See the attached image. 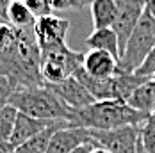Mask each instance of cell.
Instances as JSON below:
<instances>
[{
  "instance_id": "30bf717a",
  "label": "cell",
  "mask_w": 155,
  "mask_h": 153,
  "mask_svg": "<svg viewBox=\"0 0 155 153\" xmlns=\"http://www.w3.org/2000/svg\"><path fill=\"white\" fill-rule=\"evenodd\" d=\"M93 141L89 128H80V126H61L57 128L48 142L47 153H70L71 150L78 148L84 142Z\"/></svg>"
},
{
  "instance_id": "d4e9b609",
  "label": "cell",
  "mask_w": 155,
  "mask_h": 153,
  "mask_svg": "<svg viewBox=\"0 0 155 153\" xmlns=\"http://www.w3.org/2000/svg\"><path fill=\"white\" fill-rule=\"evenodd\" d=\"M94 146H98V144L94 142V139H93V141H89V142H84V144H80L78 148L71 150L70 153H91V150H93Z\"/></svg>"
},
{
  "instance_id": "ac0fdd59",
  "label": "cell",
  "mask_w": 155,
  "mask_h": 153,
  "mask_svg": "<svg viewBox=\"0 0 155 153\" xmlns=\"http://www.w3.org/2000/svg\"><path fill=\"white\" fill-rule=\"evenodd\" d=\"M16 116H18V110L11 103H7L5 107L0 109V142H9L11 141Z\"/></svg>"
},
{
  "instance_id": "44dd1931",
  "label": "cell",
  "mask_w": 155,
  "mask_h": 153,
  "mask_svg": "<svg viewBox=\"0 0 155 153\" xmlns=\"http://www.w3.org/2000/svg\"><path fill=\"white\" fill-rule=\"evenodd\" d=\"M134 73L143 75V76H153L155 75V46L150 50V54L146 55V59L143 61V64H141Z\"/></svg>"
},
{
  "instance_id": "6da1fadb",
  "label": "cell",
  "mask_w": 155,
  "mask_h": 153,
  "mask_svg": "<svg viewBox=\"0 0 155 153\" xmlns=\"http://www.w3.org/2000/svg\"><path fill=\"white\" fill-rule=\"evenodd\" d=\"M39 62L41 50L36 41L34 25L16 29L15 43L7 50L0 52V75L9 80L13 91L43 86L45 80L41 75Z\"/></svg>"
},
{
  "instance_id": "7402d4cb",
  "label": "cell",
  "mask_w": 155,
  "mask_h": 153,
  "mask_svg": "<svg viewBox=\"0 0 155 153\" xmlns=\"http://www.w3.org/2000/svg\"><path fill=\"white\" fill-rule=\"evenodd\" d=\"M48 5L54 11H66V9H82V0H48Z\"/></svg>"
},
{
  "instance_id": "7a4b0ae2",
  "label": "cell",
  "mask_w": 155,
  "mask_h": 153,
  "mask_svg": "<svg viewBox=\"0 0 155 153\" xmlns=\"http://www.w3.org/2000/svg\"><path fill=\"white\" fill-rule=\"evenodd\" d=\"M148 116L121 100H94L86 107L73 109L68 125L89 130H110L125 125H143Z\"/></svg>"
},
{
  "instance_id": "484cf974",
  "label": "cell",
  "mask_w": 155,
  "mask_h": 153,
  "mask_svg": "<svg viewBox=\"0 0 155 153\" xmlns=\"http://www.w3.org/2000/svg\"><path fill=\"white\" fill-rule=\"evenodd\" d=\"M11 2L13 0H0V20H4V21L7 18V9H9Z\"/></svg>"
},
{
  "instance_id": "83f0119b",
  "label": "cell",
  "mask_w": 155,
  "mask_h": 153,
  "mask_svg": "<svg viewBox=\"0 0 155 153\" xmlns=\"http://www.w3.org/2000/svg\"><path fill=\"white\" fill-rule=\"evenodd\" d=\"M144 9L155 18V0H144Z\"/></svg>"
},
{
  "instance_id": "7c38bea8",
  "label": "cell",
  "mask_w": 155,
  "mask_h": 153,
  "mask_svg": "<svg viewBox=\"0 0 155 153\" xmlns=\"http://www.w3.org/2000/svg\"><path fill=\"white\" fill-rule=\"evenodd\" d=\"M118 61H120L118 57H114L105 50H89L87 54H84L82 68L91 76L105 78V76H112L118 71Z\"/></svg>"
},
{
  "instance_id": "ffe728a7",
  "label": "cell",
  "mask_w": 155,
  "mask_h": 153,
  "mask_svg": "<svg viewBox=\"0 0 155 153\" xmlns=\"http://www.w3.org/2000/svg\"><path fill=\"white\" fill-rule=\"evenodd\" d=\"M15 37H16V29L11 23L0 20V52L2 50H7L9 46L13 45L15 43Z\"/></svg>"
},
{
  "instance_id": "4fadbf2b",
  "label": "cell",
  "mask_w": 155,
  "mask_h": 153,
  "mask_svg": "<svg viewBox=\"0 0 155 153\" xmlns=\"http://www.w3.org/2000/svg\"><path fill=\"white\" fill-rule=\"evenodd\" d=\"M86 45L89 46V50H105L120 59V41L112 27L93 29V32L86 37Z\"/></svg>"
},
{
  "instance_id": "277c9868",
  "label": "cell",
  "mask_w": 155,
  "mask_h": 153,
  "mask_svg": "<svg viewBox=\"0 0 155 153\" xmlns=\"http://www.w3.org/2000/svg\"><path fill=\"white\" fill-rule=\"evenodd\" d=\"M155 46V18L146 9L141 16L139 23L136 25L134 32L130 34L127 45H125L123 54L120 55L118 68L121 71L134 73L139 68L150 50Z\"/></svg>"
},
{
  "instance_id": "f1b7e54d",
  "label": "cell",
  "mask_w": 155,
  "mask_h": 153,
  "mask_svg": "<svg viewBox=\"0 0 155 153\" xmlns=\"http://www.w3.org/2000/svg\"><path fill=\"white\" fill-rule=\"evenodd\" d=\"M91 153H110V151L105 150V148H102V146H94L93 150H91Z\"/></svg>"
},
{
  "instance_id": "f546056e",
  "label": "cell",
  "mask_w": 155,
  "mask_h": 153,
  "mask_svg": "<svg viewBox=\"0 0 155 153\" xmlns=\"http://www.w3.org/2000/svg\"><path fill=\"white\" fill-rule=\"evenodd\" d=\"M136 153H144V148H143V142H141L139 146H137V150H136Z\"/></svg>"
},
{
  "instance_id": "8992f818",
  "label": "cell",
  "mask_w": 155,
  "mask_h": 153,
  "mask_svg": "<svg viewBox=\"0 0 155 153\" xmlns=\"http://www.w3.org/2000/svg\"><path fill=\"white\" fill-rule=\"evenodd\" d=\"M94 142L110 153H136L141 144V125H125L110 130H89Z\"/></svg>"
},
{
  "instance_id": "cb8c5ba5",
  "label": "cell",
  "mask_w": 155,
  "mask_h": 153,
  "mask_svg": "<svg viewBox=\"0 0 155 153\" xmlns=\"http://www.w3.org/2000/svg\"><path fill=\"white\" fill-rule=\"evenodd\" d=\"M11 93H13V87H11L9 80H7L5 76L0 75V109L5 107V105L9 103V96H11Z\"/></svg>"
},
{
  "instance_id": "52a82bcc",
  "label": "cell",
  "mask_w": 155,
  "mask_h": 153,
  "mask_svg": "<svg viewBox=\"0 0 155 153\" xmlns=\"http://www.w3.org/2000/svg\"><path fill=\"white\" fill-rule=\"evenodd\" d=\"M68 31H70V21L66 18L55 16L54 13L38 16L34 21V34L41 52L64 46Z\"/></svg>"
},
{
  "instance_id": "d6986e66",
  "label": "cell",
  "mask_w": 155,
  "mask_h": 153,
  "mask_svg": "<svg viewBox=\"0 0 155 153\" xmlns=\"http://www.w3.org/2000/svg\"><path fill=\"white\" fill-rule=\"evenodd\" d=\"M141 142L144 153H155V116L150 114L141 125Z\"/></svg>"
},
{
  "instance_id": "603a6c76",
  "label": "cell",
  "mask_w": 155,
  "mask_h": 153,
  "mask_svg": "<svg viewBox=\"0 0 155 153\" xmlns=\"http://www.w3.org/2000/svg\"><path fill=\"white\" fill-rule=\"evenodd\" d=\"M29 9L36 16H43V15H50L52 9L48 5V0H21Z\"/></svg>"
},
{
  "instance_id": "9c48e42d",
  "label": "cell",
  "mask_w": 155,
  "mask_h": 153,
  "mask_svg": "<svg viewBox=\"0 0 155 153\" xmlns=\"http://www.w3.org/2000/svg\"><path fill=\"white\" fill-rule=\"evenodd\" d=\"M45 86L54 94H57L62 102L71 109L86 107V105H89V103L94 102L91 93L87 91L73 75L61 80V82H45Z\"/></svg>"
},
{
  "instance_id": "8fae6325",
  "label": "cell",
  "mask_w": 155,
  "mask_h": 153,
  "mask_svg": "<svg viewBox=\"0 0 155 153\" xmlns=\"http://www.w3.org/2000/svg\"><path fill=\"white\" fill-rule=\"evenodd\" d=\"M55 121H59V119H39V118H32L29 114L18 112L16 123H15V130H13V135H11L9 142L15 148H18L23 142H27L32 137H36L39 132H43L47 126L54 125Z\"/></svg>"
},
{
  "instance_id": "4316f807",
  "label": "cell",
  "mask_w": 155,
  "mask_h": 153,
  "mask_svg": "<svg viewBox=\"0 0 155 153\" xmlns=\"http://www.w3.org/2000/svg\"><path fill=\"white\" fill-rule=\"evenodd\" d=\"M0 153H15V146L11 142H0Z\"/></svg>"
},
{
  "instance_id": "5b68a950",
  "label": "cell",
  "mask_w": 155,
  "mask_h": 153,
  "mask_svg": "<svg viewBox=\"0 0 155 153\" xmlns=\"http://www.w3.org/2000/svg\"><path fill=\"white\" fill-rule=\"evenodd\" d=\"M84 55L80 52L71 50L68 45L61 48H54L41 52V75L45 82H61L64 78L71 76L82 66Z\"/></svg>"
},
{
  "instance_id": "e0dca14e",
  "label": "cell",
  "mask_w": 155,
  "mask_h": 153,
  "mask_svg": "<svg viewBox=\"0 0 155 153\" xmlns=\"http://www.w3.org/2000/svg\"><path fill=\"white\" fill-rule=\"evenodd\" d=\"M38 16L32 13L31 9L21 2V0H13L9 9H7V18L5 21L11 23L16 29H25V27H32Z\"/></svg>"
},
{
  "instance_id": "3957f363",
  "label": "cell",
  "mask_w": 155,
  "mask_h": 153,
  "mask_svg": "<svg viewBox=\"0 0 155 153\" xmlns=\"http://www.w3.org/2000/svg\"><path fill=\"white\" fill-rule=\"evenodd\" d=\"M9 103L23 114L39 119H64L68 121L73 109L68 107L57 94L48 89L47 86H34L13 91L9 96Z\"/></svg>"
},
{
  "instance_id": "ba28073f",
  "label": "cell",
  "mask_w": 155,
  "mask_h": 153,
  "mask_svg": "<svg viewBox=\"0 0 155 153\" xmlns=\"http://www.w3.org/2000/svg\"><path fill=\"white\" fill-rule=\"evenodd\" d=\"M116 20L112 23V31L116 32L120 41V55L123 54L125 45L139 23L144 13V0H116Z\"/></svg>"
},
{
  "instance_id": "2e32d148",
  "label": "cell",
  "mask_w": 155,
  "mask_h": 153,
  "mask_svg": "<svg viewBox=\"0 0 155 153\" xmlns=\"http://www.w3.org/2000/svg\"><path fill=\"white\" fill-rule=\"evenodd\" d=\"M66 125H68V121H64V119L55 121L54 125L47 126L43 132H39L36 137H32L31 141H27V142H23L21 146L15 148V153H47V148H48V142H50L52 134H54L57 128L66 126Z\"/></svg>"
},
{
  "instance_id": "9a60e30c",
  "label": "cell",
  "mask_w": 155,
  "mask_h": 153,
  "mask_svg": "<svg viewBox=\"0 0 155 153\" xmlns=\"http://www.w3.org/2000/svg\"><path fill=\"white\" fill-rule=\"evenodd\" d=\"M91 18H93V29H105L112 27L116 20V0H93L89 4Z\"/></svg>"
},
{
  "instance_id": "5bb4252c",
  "label": "cell",
  "mask_w": 155,
  "mask_h": 153,
  "mask_svg": "<svg viewBox=\"0 0 155 153\" xmlns=\"http://www.w3.org/2000/svg\"><path fill=\"white\" fill-rule=\"evenodd\" d=\"M127 103L130 107H134L136 110H141L144 114H152L153 103H155V78L153 76L144 80L139 87L130 94Z\"/></svg>"
},
{
  "instance_id": "1f68e13d",
  "label": "cell",
  "mask_w": 155,
  "mask_h": 153,
  "mask_svg": "<svg viewBox=\"0 0 155 153\" xmlns=\"http://www.w3.org/2000/svg\"><path fill=\"white\" fill-rule=\"evenodd\" d=\"M152 114H153V116H155V103H153V110H152Z\"/></svg>"
},
{
  "instance_id": "4dcf8cb0",
  "label": "cell",
  "mask_w": 155,
  "mask_h": 153,
  "mask_svg": "<svg viewBox=\"0 0 155 153\" xmlns=\"http://www.w3.org/2000/svg\"><path fill=\"white\" fill-rule=\"evenodd\" d=\"M91 2H93V0H82V5H89Z\"/></svg>"
}]
</instances>
